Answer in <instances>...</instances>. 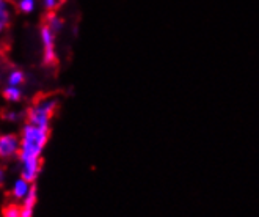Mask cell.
I'll list each match as a JSON object with an SVG mask.
<instances>
[{
  "label": "cell",
  "mask_w": 259,
  "mask_h": 217,
  "mask_svg": "<svg viewBox=\"0 0 259 217\" xmlns=\"http://www.w3.org/2000/svg\"><path fill=\"white\" fill-rule=\"evenodd\" d=\"M33 189H35L33 183H30L25 178L19 176L18 179H14L10 186V197L13 198V201H16V203H22Z\"/></svg>",
  "instance_id": "cell-5"
},
{
  "label": "cell",
  "mask_w": 259,
  "mask_h": 217,
  "mask_svg": "<svg viewBox=\"0 0 259 217\" xmlns=\"http://www.w3.org/2000/svg\"><path fill=\"white\" fill-rule=\"evenodd\" d=\"M2 217H21V203L11 201L2 209Z\"/></svg>",
  "instance_id": "cell-10"
},
{
  "label": "cell",
  "mask_w": 259,
  "mask_h": 217,
  "mask_svg": "<svg viewBox=\"0 0 259 217\" xmlns=\"http://www.w3.org/2000/svg\"><path fill=\"white\" fill-rule=\"evenodd\" d=\"M4 98L10 102V104H18L22 99V88L21 87H11L7 85L4 88Z\"/></svg>",
  "instance_id": "cell-9"
},
{
  "label": "cell",
  "mask_w": 259,
  "mask_h": 217,
  "mask_svg": "<svg viewBox=\"0 0 259 217\" xmlns=\"http://www.w3.org/2000/svg\"><path fill=\"white\" fill-rule=\"evenodd\" d=\"M7 179H8V173H7V168L0 164V188L7 183Z\"/></svg>",
  "instance_id": "cell-14"
},
{
  "label": "cell",
  "mask_w": 259,
  "mask_h": 217,
  "mask_svg": "<svg viewBox=\"0 0 259 217\" xmlns=\"http://www.w3.org/2000/svg\"><path fill=\"white\" fill-rule=\"evenodd\" d=\"M18 115H19L18 112H8L5 118H7L8 121H16V120H19V117H18Z\"/></svg>",
  "instance_id": "cell-15"
},
{
  "label": "cell",
  "mask_w": 259,
  "mask_h": 217,
  "mask_svg": "<svg viewBox=\"0 0 259 217\" xmlns=\"http://www.w3.org/2000/svg\"><path fill=\"white\" fill-rule=\"evenodd\" d=\"M11 21V7L8 0H0V37L5 33Z\"/></svg>",
  "instance_id": "cell-6"
},
{
  "label": "cell",
  "mask_w": 259,
  "mask_h": 217,
  "mask_svg": "<svg viewBox=\"0 0 259 217\" xmlns=\"http://www.w3.org/2000/svg\"><path fill=\"white\" fill-rule=\"evenodd\" d=\"M57 111H58V102L55 98H39L28 107V111L25 114L27 123L39 126V128L51 129L52 120Z\"/></svg>",
  "instance_id": "cell-2"
},
{
  "label": "cell",
  "mask_w": 259,
  "mask_h": 217,
  "mask_svg": "<svg viewBox=\"0 0 259 217\" xmlns=\"http://www.w3.org/2000/svg\"><path fill=\"white\" fill-rule=\"evenodd\" d=\"M60 4V0H42V7L48 11H54Z\"/></svg>",
  "instance_id": "cell-13"
},
{
  "label": "cell",
  "mask_w": 259,
  "mask_h": 217,
  "mask_svg": "<svg viewBox=\"0 0 259 217\" xmlns=\"http://www.w3.org/2000/svg\"><path fill=\"white\" fill-rule=\"evenodd\" d=\"M46 25H49L54 32L57 33L60 28H63V21L60 16H57V14H51V16L48 18V22H46Z\"/></svg>",
  "instance_id": "cell-12"
},
{
  "label": "cell",
  "mask_w": 259,
  "mask_h": 217,
  "mask_svg": "<svg viewBox=\"0 0 259 217\" xmlns=\"http://www.w3.org/2000/svg\"><path fill=\"white\" fill-rule=\"evenodd\" d=\"M51 137L49 128H39L35 125L25 123L21 129L19 140V173L30 183H35L41 173V161L44 150L48 147Z\"/></svg>",
  "instance_id": "cell-1"
},
{
  "label": "cell",
  "mask_w": 259,
  "mask_h": 217,
  "mask_svg": "<svg viewBox=\"0 0 259 217\" xmlns=\"http://www.w3.org/2000/svg\"><path fill=\"white\" fill-rule=\"evenodd\" d=\"M2 54H4V46H2V43H0V57H2Z\"/></svg>",
  "instance_id": "cell-16"
},
{
  "label": "cell",
  "mask_w": 259,
  "mask_h": 217,
  "mask_svg": "<svg viewBox=\"0 0 259 217\" xmlns=\"http://www.w3.org/2000/svg\"><path fill=\"white\" fill-rule=\"evenodd\" d=\"M5 81H7V85H11V87H22L24 82H25V74L18 69V68H11L7 76H5Z\"/></svg>",
  "instance_id": "cell-8"
},
{
  "label": "cell",
  "mask_w": 259,
  "mask_h": 217,
  "mask_svg": "<svg viewBox=\"0 0 259 217\" xmlns=\"http://www.w3.org/2000/svg\"><path fill=\"white\" fill-rule=\"evenodd\" d=\"M21 140L14 132H0V162H10L19 158Z\"/></svg>",
  "instance_id": "cell-3"
},
{
  "label": "cell",
  "mask_w": 259,
  "mask_h": 217,
  "mask_svg": "<svg viewBox=\"0 0 259 217\" xmlns=\"http://www.w3.org/2000/svg\"><path fill=\"white\" fill-rule=\"evenodd\" d=\"M55 38H57V33L49 25L41 27L39 40H41V46H42V61L46 65H54L55 60H57Z\"/></svg>",
  "instance_id": "cell-4"
},
{
  "label": "cell",
  "mask_w": 259,
  "mask_h": 217,
  "mask_svg": "<svg viewBox=\"0 0 259 217\" xmlns=\"http://www.w3.org/2000/svg\"><path fill=\"white\" fill-rule=\"evenodd\" d=\"M36 8V0H19L18 2V10L24 14L33 13Z\"/></svg>",
  "instance_id": "cell-11"
},
{
  "label": "cell",
  "mask_w": 259,
  "mask_h": 217,
  "mask_svg": "<svg viewBox=\"0 0 259 217\" xmlns=\"http://www.w3.org/2000/svg\"><path fill=\"white\" fill-rule=\"evenodd\" d=\"M36 189L30 192V195L21 203V217H33L35 212V205H36Z\"/></svg>",
  "instance_id": "cell-7"
}]
</instances>
